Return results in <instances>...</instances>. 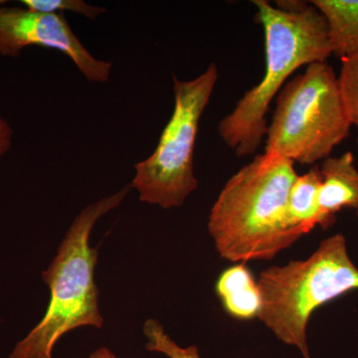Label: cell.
Returning a JSON list of instances; mask_svg holds the SVG:
<instances>
[{
    "mask_svg": "<svg viewBox=\"0 0 358 358\" xmlns=\"http://www.w3.org/2000/svg\"><path fill=\"white\" fill-rule=\"evenodd\" d=\"M298 176L294 162L267 152L231 176L207 224L221 258L271 260L303 236L288 218L289 190Z\"/></svg>",
    "mask_w": 358,
    "mask_h": 358,
    "instance_id": "1",
    "label": "cell"
},
{
    "mask_svg": "<svg viewBox=\"0 0 358 358\" xmlns=\"http://www.w3.org/2000/svg\"><path fill=\"white\" fill-rule=\"evenodd\" d=\"M253 3L265 35V75L218 124L221 140L238 157L255 154L262 145L270 103L294 71L327 62L333 54L327 21L310 1L299 11L281 10L266 0Z\"/></svg>",
    "mask_w": 358,
    "mask_h": 358,
    "instance_id": "2",
    "label": "cell"
},
{
    "mask_svg": "<svg viewBox=\"0 0 358 358\" xmlns=\"http://www.w3.org/2000/svg\"><path fill=\"white\" fill-rule=\"evenodd\" d=\"M131 188V185H126L115 194L90 204L73 221L57 255L42 273L51 292L47 312L16 343L9 358H53L54 348L66 334L78 327L103 326L94 279L98 247H90V235L96 221L119 207Z\"/></svg>",
    "mask_w": 358,
    "mask_h": 358,
    "instance_id": "3",
    "label": "cell"
},
{
    "mask_svg": "<svg viewBox=\"0 0 358 358\" xmlns=\"http://www.w3.org/2000/svg\"><path fill=\"white\" fill-rule=\"evenodd\" d=\"M258 286V319L275 338L296 346L303 358H310L308 320L324 303L358 289V268L348 255L345 235L338 233L322 240L306 260L266 268Z\"/></svg>",
    "mask_w": 358,
    "mask_h": 358,
    "instance_id": "4",
    "label": "cell"
},
{
    "mask_svg": "<svg viewBox=\"0 0 358 358\" xmlns=\"http://www.w3.org/2000/svg\"><path fill=\"white\" fill-rule=\"evenodd\" d=\"M350 128L333 66L313 63L278 94L265 152L303 166L315 164L331 157L350 136Z\"/></svg>",
    "mask_w": 358,
    "mask_h": 358,
    "instance_id": "5",
    "label": "cell"
},
{
    "mask_svg": "<svg viewBox=\"0 0 358 358\" xmlns=\"http://www.w3.org/2000/svg\"><path fill=\"white\" fill-rule=\"evenodd\" d=\"M174 109L150 157L134 166L131 186L140 200L164 209L185 204L199 188L193 169L199 122L218 80V68L211 63L195 79L180 81L173 76Z\"/></svg>",
    "mask_w": 358,
    "mask_h": 358,
    "instance_id": "6",
    "label": "cell"
},
{
    "mask_svg": "<svg viewBox=\"0 0 358 358\" xmlns=\"http://www.w3.org/2000/svg\"><path fill=\"white\" fill-rule=\"evenodd\" d=\"M28 46L44 47L65 54L90 83L109 81L113 63L99 60L85 48L64 14L0 6V55L17 58Z\"/></svg>",
    "mask_w": 358,
    "mask_h": 358,
    "instance_id": "7",
    "label": "cell"
},
{
    "mask_svg": "<svg viewBox=\"0 0 358 358\" xmlns=\"http://www.w3.org/2000/svg\"><path fill=\"white\" fill-rule=\"evenodd\" d=\"M319 205L322 216V229L336 222V215L345 208L358 210V171L355 155L346 152L341 157L322 160Z\"/></svg>",
    "mask_w": 358,
    "mask_h": 358,
    "instance_id": "8",
    "label": "cell"
},
{
    "mask_svg": "<svg viewBox=\"0 0 358 358\" xmlns=\"http://www.w3.org/2000/svg\"><path fill=\"white\" fill-rule=\"evenodd\" d=\"M215 289L224 310L230 317L241 320L258 317L260 289L258 282L244 263L224 271L219 275Z\"/></svg>",
    "mask_w": 358,
    "mask_h": 358,
    "instance_id": "9",
    "label": "cell"
},
{
    "mask_svg": "<svg viewBox=\"0 0 358 358\" xmlns=\"http://www.w3.org/2000/svg\"><path fill=\"white\" fill-rule=\"evenodd\" d=\"M324 15L333 54L343 60L358 53V0H312Z\"/></svg>",
    "mask_w": 358,
    "mask_h": 358,
    "instance_id": "10",
    "label": "cell"
},
{
    "mask_svg": "<svg viewBox=\"0 0 358 358\" xmlns=\"http://www.w3.org/2000/svg\"><path fill=\"white\" fill-rule=\"evenodd\" d=\"M322 176L319 166H313L307 173L298 176L294 180L288 199L289 226L301 231L303 235L322 228V216L319 205V192Z\"/></svg>",
    "mask_w": 358,
    "mask_h": 358,
    "instance_id": "11",
    "label": "cell"
},
{
    "mask_svg": "<svg viewBox=\"0 0 358 358\" xmlns=\"http://www.w3.org/2000/svg\"><path fill=\"white\" fill-rule=\"evenodd\" d=\"M143 334L148 339V352L162 353L169 358H200L195 345L181 348L164 331L159 320L150 319L143 324Z\"/></svg>",
    "mask_w": 358,
    "mask_h": 358,
    "instance_id": "12",
    "label": "cell"
},
{
    "mask_svg": "<svg viewBox=\"0 0 358 358\" xmlns=\"http://www.w3.org/2000/svg\"><path fill=\"white\" fill-rule=\"evenodd\" d=\"M341 61L338 75L339 88L348 120L358 134V53ZM358 148V136H357Z\"/></svg>",
    "mask_w": 358,
    "mask_h": 358,
    "instance_id": "13",
    "label": "cell"
},
{
    "mask_svg": "<svg viewBox=\"0 0 358 358\" xmlns=\"http://www.w3.org/2000/svg\"><path fill=\"white\" fill-rule=\"evenodd\" d=\"M28 10L40 13H64V11L80 14L90 20H96L107 9L101 6H93L83 0H21Z\"/></svg>",
    "mask_w": 358,
    "mask_h": 358,
    "instance_id": "14",
    "label": "cell"
},
{
    "mask_svg": "<svg viewBox=\"0 0 358 358\" xmlns=\"http://www.w3.org/2000/svg\"><path fill=\"white\" fill-rule=\"evenodd\" d=\"M13 129L0 115V157L6 154L13 145Z\"/></svg>",
    "mask_w": 358,
    "mask_h": 358,
    "instance_id": "15",
    "label": "cell"
},
{
    "mask_svg": "<svg viewBox=\"0 0 358 358\" xmlns=\"http://www.w3.org/2000/svg\"><path fill=\"white\" fill-rule=\"evenodd\" d=\"M88 358H117L114 352H110L106 346H101L98 350H94Z\"/></svg>",
    "mask_w": 358,
    "mask_h": 358,
    "instance_id": "16",
    "label": "cell"
},
{
    "mask_svg": "<svg viewBox=\"0 0 358 358\" xmlns=\"http://www.w3.org/2000/svg\"><path fill=\"white\" fill-rule=\"evenodd\" d=\"M357 218H358V210H357Z\"/></svg>",
    "mask_w": 358,
    "mask_h": 358,
    "instance_id": "17",
    "label": "cell"
}]
</instances>
